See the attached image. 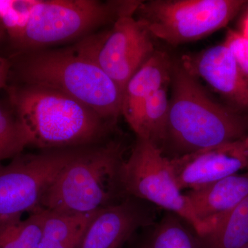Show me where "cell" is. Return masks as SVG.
Returning <instances> with one entry per match:
<instances>
[{
	"label": "cell",
	"instance_id": "cell-1",
	"mask_svg": "<svg viewBox=\"0 0 248 248\" xmlns=\"http://www.w3.org/2000/svg\"><path fill=\"white\" fill-rule=\"evenodd\" d=\"M125 147L108 139L79 147L45 192L40 208L62 215H86L126 199L122 184Z\"/></svg>",
	"mask_w": 248,
	"mask_h": 248
},
{
	"label": "cell",
	"instance_id": "cell-2",
	"mask_svg": "<svg viewBox=\"0 0 248 248\" xmlns=\"http://www.w3.org/2000/svg\"><path fill=\"white\" fill-rule=\"evenodd\" d=\"M9 102L22 122L29 146L41 151L87 146L102 141L114 124L63 93L23 84L9 90Z\"/></svg>",
	"mask_w": 248,
	"mask_h": 248
},
{
	"label": "cell",
	"instance_id": "cell-3",
	"mask_svg": "<svg viewBox=\"0 0 248 248\" xmlns=\"http://www.w3.org/2000/svg\"><path fill=\"white\" fill-rule=\"evenodd\" d=\"M17 63L16 71L23 84L63 93L114 125L122 115V90L74 46L24 53Z\"/></svg>",
	"mask_w": 248,
	"mask_h": 248
},
{
	"label": "cell",
	"instance_id": "cell-4",
	"mask_svg": "<svg viewBox=\"0 0 248 248\" xmlns=\"http://www.w3.org/2000/svg\"><path fill=\"white\" fill-rule=\"evenodd\" d=\"M172 81L173 92L164 144L169 143L177 151L174 157L248 135L246 121L215 102L179 62L174 63Z\"/></svg>",
	"mask_w": 248,
	"mask_h": 248
},
{
	"label": "cell",
	"instance_id": "cell-5",
	"mask_svg": "<svg viewBox=\"0 0 248 248\" xmlns=\"http://www.w3.org/2000/svg\"><path fill=\"white\" fill-rule=\"evenodd\" d=\"M123 1H32L22 19L6 26L15 46L27 53L87 37L91 31L113 22Z\"/></svg>",
	"mask_w": 248,
	"mask_h": 248
},
{
	"label": "cell",
	"instance_id": "cell-6",
	"mask_svg": "<svg viewBox=\"0 0 248 248\" xmlns=\"http://www.w3.org/2000/svg\"><path fill=\"white\" fill-rule=\"evenodd\" d=\"M244 0H151L140 1L135 16L152 37L170 45L201 40L226 27Z\"/></svg>",
	"mask_w": 248,
	"mask_h": 248
},
{
	"label": "cell",
	"instance_id": "cell-7",
	"mask_svg": "<svg viewBox=\"0 0 248 248\" xmlns=\"http://www.w3.org/2000/svg\"><path fill=\"white\" fill-rule=\"evenodd\" d=\"M122 184L127 197L151 202L182 218L200 238L208 228L192 211L179 188L170 159L159 147L137 138L122 169Z\"/></svg>",
	"mask_w": 248,
	"mask_h": 248
},
{
	"label": "cell",
	"instance_id": "cell-8",
	"mask_svg": "<svg viewBox=\"0 0 248 248\" xmlns=\"http://www.w3.org/2000/svg\"><path fill=\"white\" fill-rule=\"evenodd\" d=\"M141 1H124L109 30L89 35L74 46L105 72L122 90L154 53L152 36L136 17Z\"/></svg>",
	"mask_w": 248,
	"mask_h": 248
},
{
	"label": "cell",
	"instance_id": "cell-9",
	"mask_svg": "<svg viewBox=\"0 0 248 248\" xmlns=\"http://www.w3.org/2000/svg\"><path fill=\"white\" fill-rule=\"evenodd\" d=\"M79 147L21 153L9 164H0V222L40 208L45 192Z\"/></svg>",
	"mask_w": 248,
	"mask_h": 248
},
{
	"label": "cell",
	"instance_id": "cell-10",
	"mask_svg": "<svg viewBox=\"0 0 248 248\" xmlns=\"http://www.w3.org/2000/svg\"><path fill=\"white\" fill-rule=\"evenodd\" d=\"M178 187L196 190L248 170V135L244 138L170 159Z\"/></svg>",
	"mask_w": 248,
	"mask_h": 248
},
{
	"label": "cell",
	"instance_id": "cell-11",
	"mask_svg": "<svg viewBox=\"0 0 248 248\" xmlns=\"http://www.w3.org/2000/svg\"><path fill=\"white\" fill-rule=\"evenodd\" d=\"M197 79L237 107L248 108V80L226 46H214L200 53L184 55L179 62Z\"/></svg>",
	"mask_w": 248,
	"mask_h": 248
},
{
	"label": "cell",
	"instance_id": "cell-12",
	"mask_svg": "<svg viewBox=\"0 0 248 248\" xmlns=\"http://www.w3.org/2000/svg\"><path fill=\"white\" fill-rule=\"evenodd\" d=\"M140 200L128 197L98 210L89 222L78 248H124L139 228L151 223V214Z\"/></svg>",
	"mask_w": 248,
	"mask_h": 248
},
{
	"label": "cell",
	"instance_id": "cell-13",
	"mask_svg": "<svg viewBox=\"0 0 248 248\" xmlns=\"http://www.w3.org/2000/svg\"><path fill=\"white\" fill-rule=\"evenodd\" d=\"M184 195L196 217L208 227V234L227 214L248 197V170L188 190Z\"/></svg>",
	"mask_w": 248,
	"mask_h": 248
},
{
	"label": "cell",
	"instance_id": "cell-14",
	"mask_svg": "<svg viewBox=\"0 0 248 248\" xmlns=\"http://www.w3.org/2000/svg\"><path fill=\"white\" fill-rule=\"evenodd\" d=\"M174 63L167 53L155 50L125 85L122 115L130 128L136 123L149 97L158 90L169 86L172 81Z\"/></svg>",
	"mask_w": 248,
	"mask_h": 248
},
{
	"label": "cell",
	"instance_id": "cell-15",
	"mask_svg": "<svg viewBox=\"0 0 248 248\" xmlns=\"http://www.w3.org/2000/svg\"><path fill=\"white\" fill-rule=\"evenodd\" d=\"M39 248H78L85 230L97 212L68 215L45 210Z\"/></svg>",
	"mask_w": 248,
	"mask_h": 248
},
{
	"label": "cell",
	"instance_id": "cell-16",
	"mask_svg": "<svg viewBox=\"0 0 248 248\" xmlns=\"http://www.w3.org/2000/svg\"><path fill=\"white\" fill-rule=\"evenodd\" d=\"M200 239L205 248H243L248 246V197Z\"/></svg>",
	"mask_w": 248,
	"mask_h": 248
},
{
	"label": "cell",
	"instance_id": "cell-17",
	"mask_svg": "<svg viewBox=\"0 0 248 248\" xmlns=\"http://www.w3.org/2000/svg\"><path fill=\"white\" fill-rule=\"evenodd\" d=\"M167 88H161L149 97L132 128L137 138L148 140L160 149L164 144L169 119L170 100Z\"/></svg>",
	"mask_w": 248,
	"mask_h": 248
},
{
	"label": "cell",
	"instance_id": "cell-18",
	"mask_svg": "<svg viewBox=\"0 0 248 248\" xmlns=\"http://www.w3.org/2000/svg\"><path fill=\"white\" fill-rule=\"evenodd\" d=\"M44 219L38 208L26 219L0 222V248H39Z\"/></svg>",
	"mask_w": 248,
	"mask_h": 248
},
{
	"label": "cell",
	"instance_id": "cell-19",
	"mask_svg": "<svg viewBox=\"0 0 248 248\" xmlns=\"http://www.w3.org/2000/svg\"><path fill=\"white\" fill-rule=\"evenodd\" d=\"M183 221L174 214H168L155 227L145 246L147 248H205L200 236L184 224Z\"/></svg>",
	"mask_w": 248,
	"mask_h": 248
},
{
	"label": "cell",
	"instance_id": "cell-20",
	"mask_svg": "<svg viewBox=\"0 0 248 248\" xmlns=\"http://www.w3.org/2000/svg\"><path fill=\"white\" fill-rule=\"evenodd\" d=\"M27 146L29 137L14 108L0 104V164L21 154Z\"/></svg>",
	"mask_w": 248,
	"mask_h": 248
},
{
	"label": "cell",
	"instance_id": "cell-21",
	"mask_svg": "<svg viewBox=\"0 0 248 248\" xmlns=\"http://www.w3.org/2000/svg\"><path fill=\"white\" fill-rule=\"evenodd\" d=\"M223 45L229 49L240 71L248 80V39L240 32L229 30Z\"/></svg>",
	"mask_w": 248,
	"mask_h": 248
},
{
	"label": "cell",
	"instance_id": "cell-22",
	"mask_svg": "<svg viewBox=\"0 0 248 248\" xmlns=\"http://www.w3.org/2000/svg\"><path fill=\"white\" fill-rule=\"evenodd\" d=\"M10 69L11 66L9 62L0 57V88L6 86V81L9 76Z\"/></svg>",
	"mask_w": 248,
	"mask_h": 248
},
{
	"label": "cell",
	"instance_id": "cell-23",
	"mask_svg": "<svg viewBox=\"0 0 248 248\" xmlns=\"http://www.w3.org/2000/svg\"><path fill=\"white\" fill-rule=\"evenodd\" d=\"M241 34L248 39V14L243 21L242 27H241Z\"/></svg>",
	"mask_w": 248,
	"mask_h": 248
},
{
	"label": "cell",
	"instance_id": "cell-24",
	"mask_svg": "<svg viewBox=\"0 0 248 248\" xmlns=\"http://www.w3.org/2000/svg\"><path fill=\"white\" fill-rule=\"evenodd\" d=\"M140 248H147L146 247V246H145V245H144V246H143V247H141Z\"/></svg>",
	"mask_w": 248,
	"mask_h": 248
},
{
	"label": "cell",
	"instance_id": "cell-25",
	"mask_svg": "<svg viewBox=\"0 0 248 248\" xmlns=\"http://www.w3.org/2000/svg\"><path fill=\"white\" fill-rule=\"evenodd\" d=\"M243 248H248V246H246V247Z\"/></svg>",
	"mask_w": 248,
	"mask_h": 248
}]
</instances>
